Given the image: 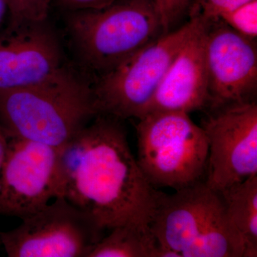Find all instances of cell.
<instances>
[{
  "mask_svg": "<svg viewBox=\"0 0 257 257\" xmlns=\"http://www.w3.org/2000/svg\"><path fill=\"white\" fill-rule=\"evenodd\" d=\"M116 0H52L55 5L65 13L89 11L101 9L112 4Z\"/></svg>",
  "mask_w": 257,
  "mask_h": 257,
  "instance_id": "19",
  "label": "cell"
},
{
  "mask_svg": "<svg viewBox=\"0 0 257 257\" xmlns=\"http://www.w3.org/2000/svg\"><path fill=\"white\" fill-rule=\"evenodd\" d=\"M243 243V257L257 256V175L219 192Z\"/></svg>",
  "mask_w": 257,
  "mask_h": 257,
  "instance_id": "13",
  "label": "cell"
},
{
  "mask_svg": "<svg viewBox=\"0 0 257 257\" xmlns=\"http://www.w3.org/2000/svg\"><path fill=\"white\" fill-rule=\"evenodd\" d=\"M202 128L207 139L206 184L216 192L257 175L256 101L209 110Z\"/></svg>",
  "mask_w": 257,
  "mask_h": 257,
  "instance_id": "8",
  "label": "cell"
},
{
  "mask_svg": "<svg viewBox=\"0 0 257 257\" xmlns=\"http://www.w3.org/2000/svg\"><path fill=\"white\" fill-rule=\"evenodd\" d=\"M60 38L48 20L8 25L0 33V89L31 85L64 66Z\"/></svg>",
  "mask_w": 257,
  "mask_h": 257,
  "instance_id": "11",
  "label": "cell"
},
{
  "mask_svg": "<svg viewBox=\"0 0 257 257\" xmlns=\"http://www.w3.org/2000/svg\"><path fill=\"white\" fill-rule=\"evenodd\" d=\"M165 33L178 28L187 13H190L194 0H152Z\"/></svg>",
  "mask_w": 257,
  "mask_h": 257,
  "instance_id": "18",
  "label": "cell"
},
{
  "mask_svg": "<svg viewBox=\"0 0 257 257\" xmlns=\"http://www.w3.org/2000/svg\"><path fill=\"white\" fill-rule=\"evenodd\" d=\"M204 23L207 109L256 101V42L231 30L220 20Z\"/></svg>",
  "mask_w": 257,
  "mask_h": 257,
  "instance_id": "10",
  "label": "cell"
},
{
  "mask_svg": "<svg viewBox=\"0 0 257 257\" xmlns=\"http://www.w3.org/2000/svg\"><path fill=\"white\" fill-rule=\"evenodd\" d=\"M7 15L9 16V0H0V27L4 23Z\"/></svg>",
  "mask_w": 257,
  "mask_h": 257,
  "instance_id": "21",
  "label": "cell"
},
{
  "mask_svg": "<svg viewBox=\"0 0 257 257\" xmlns=\"http://www.w3.org/2000/svg\"><path fill=\"white\" fill-rule=\"evenodd\" d=\"M99 114L93 80L66 64L35 84L0 89V126L9 138L61 150Z\"/></svg>",
  "mask_w": 257,
  "mask_h": 257,
  "instance_id": "2",
  "label": "cell"
},
{
  "mask_svg": "<svg viewBox=\"0 0 257 257\" xmlns=\"http://www.w3.org/2000/svg\"><path fill=\"white\" fill-rule=\"evenodd\" d=\"M219 20L239 35L255 40L257 37V0L223 15Z\"/></svg>",
  "mask_w": 257,
  "mask_h": 257,
  "instance_id": "16",
  "label": "cell"
},
{
  "mask_svg": "<svg viewBox=\"0 0 257 257\" xmlns=\"http://www.w3.org/2000/svg\"><path fill=\"white\" fill-rule=\"evenodd\" d=\"M204 40L205 23L202 20L199 28L171 64L143 116L156 111H182L189 114L207 109Z\"/></svg>",
  "mask_w": 257,
  "mask_h": 257,
  "instance_id": "12",
  "label": "cell"
},
{
  "mask_svg": "<svg viewBox=\"0 0 257 257\" xmlns=\"http://www.w3.org/2000/svg\"><path fill=\"white\" fill-rule=\"evenodd\" d=\"M65 25L77 62L94 78L165 33L152 0H116L101 9L66 13Z\"/></svg>",
  "mask_w": 257,
  "mask_h": 257,
  "instance_id": "4",
  "label": "cell"
},
{
  "mask_svg": "<svg viewBox=\"0 0 257 257\" xmlns=\"http://www.w3.org/2000/svg\"><path fill=\"white\" fill-rule=\"evenodd\" d=\"M138 163L150 183L175 191L205 180L207 139L182 111H156L138 119Z\"/></svg>",
  "mask_w": 257,
  "mask_h": 257,
  "instance_id": "5",
  "label": "cell"
},
{
  "mask_svg": "<svg viewBox=\"0 0 257 257\" xmlns=\"http://www.w3.org/2000/svg\"><path fill=\"white\" fill-rule=\"evenodd\" d=\"M8 143H9V138L7 136L4 130L0 126V169L4 162L7 152H8Z\"/></svg>",
  "mask_w": 257,
  "mask_h": 257,
  "instance_id": "20",
  "label": "cell"
},
{
  "mask_svg": "<svg viewBox=\"0 0 257 257\" xmlns=\"http://www.w3.org/2000/svg\"><path fill=\"white\" fill-rule=\"evenodd\" d=\"M52 0H9L8 25L48 20Z\"/></svg>",
  "mask_w": 257,
  "mask_h": 257,
  "instance_id": "15",
  "label": "cell"
},
{
  "mask_svg": "<svg viewBox=\"0 0 257 257\" xmlns=\"http://www.w3.org/2000/svg\"><path fill=\"white\" fill-rule=\"evenodd\" d=\"M202 19L193 15L178 28L161 35L93 82L100 114L120 119H140L179 51L199 28Z\"/></svg>",
  "mask_w": 257,
  "mask_h": 257,
  "instance_id": "6",
  "label": "cell"
},
{
  "mask_svg": "<svg viewBox=\"0 0 257 257\" xmlns=\"http://www.w3.org/2000/svg\"><path fill=\"white\" fill-rule=\"evenodd\" d=\"M150 230L159 257H243L244 243L219 192L205 180L162 192Z\"/></svg>",
  "mask_w": 257,
  "mask_h": 257,
  "instance_id": "3",
  "label": "cell"
},
{
  "mask_svg": "<svg viewBox=\"0 0 257 257\" xmlns=\"http://www.w3.org/2000/svg\"><path fill=\"white\" fill-rule=\"evenodd\" d=\"M104 232L86 213L58 197L18 227L0 232V243L10 257H88Z\"/></svg>",
  "mask_w": 257,
  "mask_h": 257,
  "instance_id": "7",
  "label": "cell"
},
{
  "mask_svg": "<svg viewBox=\"0 0 257 257\" xmlns=\"http://www.w3.org/2000/svg\"><path fill=\"white\" fill-rule=\"evenodd\" d=\"M59 155L54 147L9 138L0 169V216L23 220L55 199Z\"/></svg>",
  "mask_w": 257,
  "mask_h": 257,
  "instance_id": "9",
  "label": "cell"
},
{
  "mask_svg": "<svg viewBox=\"0 0 257 257\" xmlns=\"http://www.w3.org/2000/svg\"><path fill=\"white\" fill-rule=\"evenodd\" d=\"M121 119L99 114L59 155L57 196L103 231L134 224L150 229L162 191L134 157Z\"/></svg>",
  "mask_w": 257,
  "mask_h": 257,
  "instance_id": "1",
  "label": "cell"
},
{
  "mask_svg": "<svg viewBox=\"0 0 257 257\" xmlns=\"http://www.w3.org/2000/svg\"><path fill=\"white\" fill-rule=\"evenodd\" d=\"M150 229L134 224L116 226L103 236L88 257H158Z\"/></svg>",
  "mask_w": 257,
  "mask_h": 257,
  "instance_id": "14",
  "label": "cell"
},
{
  "mask_svg": "<svg viewBox=\"0 0 257 257\" xmlns=\"http://www.w3.org/2000/svg\"><path fill=\"white\" fill-rule=\"evenodd\" d=\"M251 1L253 0H194L191 16L197 15L204 22L216 21Z\"/></svg>",
  "mask_w": 257,
  "mask_h": 257,
  "instance_id": "17",
  "label": "cell"
}]
</instances>
